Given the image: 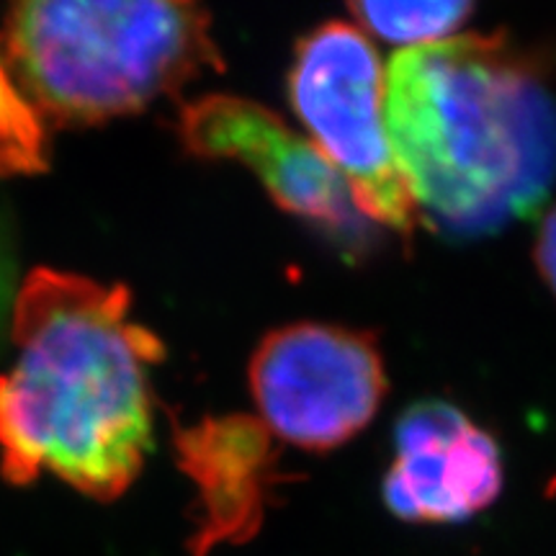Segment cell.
<instances>
[{
	"label": "cell",
	"mask_w": 556,
	"mask_h": 556,
	"mask_svg": "<svg viewBox=\"0 0 556 556\" xmlns=\"http://www.w3.org/2000/svg\"><path fill=\"white\" fill-rule=\"evenodd\" d=\"M180 135L199 157L248 165L281 208L336 235H358L364 214L343 176L274 111L238 96H204L180 111Z\"/></svg>",
	"instance_id": "8992f818"
},
{
	"label": "cell",
	"mask_w": 556,
	"mask_h": 556,
	"mask_svg": "<svg viewBox=\"0 0 556 556\" xmlns=\"http://www.w3.org/2000/svg\"><path fill=\"white\" fill-rule=\"evenodd\" d=\"M536 268L546 287L556 294V204L541 219L536 238Z\"/></svg>",
	"instance_id": "7c38bea8"
},
{
	"label": "cell",
	"mask_w": 556,
	"mask_h": 556,
	"mask_svg": "<svg viewBox=\"0 0 556 556\" xmlns=\"http://www.w3.org/2000/svg\"><path fill=\"white\" fill-rule=\"evenodd\" d=\"M387 129L417 212L454 235L523 219L556 176V106L503 41L464 37L389 60Z\"/></svg>",
	"instance_id": "7a4b0ae2"
},
{
	"label": "cell",
	"mask_w": 556,
	"mask_h": 556,
	"mask_svg": "<svg viewBox=\"0 0 556 556\" xmlns=\"http://www.w3.org/2000/svg\"><path fill=\"white\" fill-rule=\"evenodd\" d=\"M351 13L374 37L413 47L441 45L462 29L475 13V5L464 0H428V3H353Z\"/></svg>",
	"instance_id": "9c48e42d"
},
{
	"label": "cell",
	"mask_w": 556,
	"mask_h": 556,
	"mask_svg": "<svg viewBox=\"0 0 556 556\" xmlns=\"http://www.w3.org/2000/svg\"><path fill=\"white\" fill-rule=\"evenodd\" d=\"M47 165V137L39 111L0 60V178L39 173Z\"/></svg>",
	"instance_id": "30bf717a"
},
{
	"label": "cell",
	"mask_w": 556,
	"mask_h": 556,
	"mask_svg": "<svg viewBox=\"0 0 556 556\" xmlns=\"http://www.w3.org/2000/svg\"><path fill=\"white\" fill-rule=\"evenodd\" d=\"M11 73L34 109L60 122H101L219 67L208 16L191 3L39 0L5 21Z\"/></svg>",
	"instance_id": "3957f363"
},
{
	"label": "cell",
	"mask_w": 556,
	"mask_h": 556,
	"mask_svg": "<svg viewBox=\"0 0 556 556\" xmlns=\"http://www.w3.org/2000/svg\"><path fill=\"white\" fill-rule=\"evenodd\" d=\"M394 448L384 500L402 520L458 523L490 507L503 490L495 438L446 402L409 407L394 430Z\"/></svg>",
	"instance_id": "52a82bcc"
},
{
	"label": "cell",
	"mask_w": 556,
	"mask_h": 556,
	"mask_svg": "<svg viewBox=\"0 0 556 556\" xmlns=\"http://www.w3.org/2000/svg\"><path fill=\"white\" fill-rule=\"evenodd\" d=\"M16 294V253H13L9 227H5L3 217H0V340H3V336H9Z\"/></svg>",
	"instance_id": "8fae6325"
},
{
	"label": "cell",
	"mask_w": 556,
	"mask_h": 556,
	"mask_svg": "<svg viewBox=\"0 0 556 556\" xmlns=\"http://www.w3.org/2000/svg\"><path fill=\"white\" fill-rule=\"evenodd\" d=\"M9 336L3 475L26 484L52 471L90 497H119L150 448V366L163 358V343L129 319V291L37 268L18 283Z\"/></svg>",
	"instance_id": "6da1fadb"
},
{
	"label": "cell",
	"mask_w": 556,
	"mask_h": 556,
	"mask_svg": "<svg viewBox=\"0 0 556 556\" xmlns=\"http://www.w3.org/2000/svg\"><path fill=\"white\" fill-rule=\"evenodd\" d=\"M384 88L379 54L356 24L328 21L296 47L289 93L309 142L343 176L366 219L407 238L417 206L389 139Z\"/></svg>",
	"instance_id": "277c9868"
},
{
	"label": "cell",
	"mask_w": 556,
	"mask_h": 556,
	"mask_svg": "<svg viewBox=\"0 0 556 556\" xmlns=\"http://www.w3.org/2000/svg\"><path fill=\"white\" fill-rule=\"evenodd\" d=\"M176 451L180 467L199 486L201 518L193 556L253 536L276 479L274 433L266 422L245 415L204 420L178 430Z\"/></svg>",
	"instance_id": "ba28073f"
},
{
	"label": "cell",
	"mask_w": 556,
	"mask_h": 556,
	"mask_svg": "<svg viewBox=\"0 0 556 556\" xmlns=\"http://www.w3.org/2000/svg\"><path fill=\"white\" fill-rule=\"evenodd\" d=\"M250 387L270 433L307 451H330L379 413L387 374L368 332L336 325H289L250 361Z\"/></svg>",
	"instance_id": "5b68a950"
}]
</instances>
